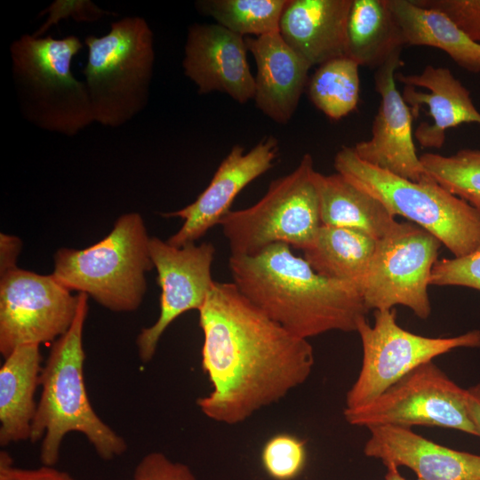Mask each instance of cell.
Listing matches in <instances>:
<instances>
[{
    "label": "cell",
    "mask_w": 480,
    "mask_h": 480,
    "mask_svg": "<svg viewBox=\"0 0 480 480\" xmlns=\"http://www.w3.org/2000/svg\"><path fill=\"white\" fill-rule=\"evenodd\" d=\"M198 312L202 368L212 389L196 405L208 419L241 423L309 377L315 359L308 340L268 316L233 282L214 281Z\"/></svg>",
    "instance_id": "1"
},
{
    "label": "cell",
    "mask_w": 480,
    "mask_h": 480,
    "mask_svg": "<svg viewBox=\"0 0 480 480\" xmlns=\"http://www.w3.org/2000/svg\"><path fill=\"white\" fill-rule=\"evenodd\" d=\"M228 267L239 292L300 338L356 332L366 319L368 310L355 285L317 274L288 244L276 243L254 255H230Z\"/></svg>",
    "instance_id": "2"
},
{
    "label": "cell",
    "mask_w": 480,
    "mask_h": 480,
    "mask_svg": "<svg viewBox=\"0 0 480 480\" xmlns=\"http://www.w3.org/2000/svg\"><path fill=\"white\" fill-rule=\"evenodd\" d=\"M78 307L70 328L52 346L40 374L41 395L31 425L29 441H41L42 464L55 466L62 441L71 432L83 434L105 460L123 455L125 440L93 410L84 384L83 346L88 296L78 294Z\"/></svg>",
    "instance_id": "3"
},
{
    "label": "cell",
    "mask_w": 480,
    "mask_h": 480,
    "mask_svg": "<svg viewBox=\"0 0 480 480\" xmlns=\"http://www.w3.org/2000/svg\"><path fill=\"white\" fill-rule=\"evenodd\" d=\"M80 39L23 35L10 45L12 75L24 118L40 129L74 136L94 122L84 82L71 72Z\"/></svg>",
    "instance_id": "4"
},
{
    "label": "cell",
    "mask_w": 480,
    "mask_h": 480,
    "mask_svg": "<svg viewBox=\"0 0 480 480\" xmlns=\"http://www.w3.org/2000/svg\"><path fill=\"white\" fill-rule=\"evenodd\" d=\"M149 240L140 213L123 214L98 243L81 250L60 248L52 275L111 311H134L147 291L146 273L154 268Z\"/></svg>",
    "instance_id": "5"
},
{
    "label": "cell",
    "mask_w": 480,
    "mask_h": 480,
    "mask_svg": "<svg viewBox=\"0 0 480 480\" xmlns=\"http://www.w3.org/2000/svg\"><path fill=\"white\" fill-rule=\"evenodd\" d=\"M83 69L94 122L119 127L147 106L155 63L154 34L147 20L130 16L114 21L103 36L84 39Z\"/></svg>",
    "instance_id": "6"
},
{
    "label": "cell",
    "mask_w": 480,
    "mask_h": 480,
    "mask_svg": "<svg viewBox=\"0 0 480 480\" xmlns=\"http://www.w3.org/2000/svg\"><path fill=\"white\" fill-rule=\"evenodd\" d=\"M338 173L379 199L395 217H404L444 244L454 257L480 249V214L432 180L416 182L372 165L353 147L334 157Z\"/></svg>",
    "instance_id": "7"
},
{
    "label": "cell",
    "mask_w": 480,
    "mask_h": 480,
    "mask_svg": "<svg viewBox=\"0 0 480 480\" xmlns=\"http://www.w3.org/2000/svg\"><path fill=\"white\" fill-rule=\"evenodd\" d=\"M316 173L311 155L305 154L257 203L225 215L219 225L230 255H254L276 243L302 251L310 247L322 226Z\"/></svg>",
    "instance_id": "8"
},
{
    "label": "cell",
    "mask_w": 480,
    "mask_h": 480,
    "mask_svg": "<svg viewBox=\"0 0 480 480\" xmlns=\"http://www.w3.org/2000/svg\"><path fill=\"white\" fill-rule=\"evenodd\" d=\"M343 415L350 425L367 428L439 427L477 436L468 411L467 389L433 361L416 367L371 402L344 408Z\"/></svg>",
    "instance_id": "9"
},
{
    "label": "cell",
    "mask_w": 480,
    "mask_h": 480,
    "mask_svg": "<svg viewBox=\"0 0 480 480\" xmlns=\"http://www.w3.org/2000/svg\"><path fill=\"white\" fill-rule=\"evenodd\" d=\"M362 366L347 392L345 408L362 406L412 372L436 356L460 348H480V331L472 330L449 338H430L403 329L394 308L375 310L374 324L366 319L357 328Z\"/></svg>",
    "instance_id": "10"
},
{
    "label": "cell",
    "mask_w": 480,
    "mask_h": 480,
    "mask_svg": "<svg viewBox=\"0 0 480 480\" xmlns=\"http://www.w3.org/2000/svg\"><path fill=\"white\" fill-rule=\"evenodd\" d=\"M441 245L436 236L416 224L398 222L376 243L359 289L366 309H391L401 305L427 319L431 313L428 287Z\"/></svg>",
    "instance_id": "11"
},
{
    "label": "cell",
    "mask_w": 480,
    "mask_h": 480,
    "mask_svg": "<svg viewBox=\"0 0 480 480\" xmlns=\"http://www.w3.org/2000/svg\"><path fill=\"white\" fill-rule=\"evenodd\" d=\"M78 295L52 274L15 268L0 279V353L5 358L24 345L54 342L72 325Z\"/></svg>",
    "instance_id": "12"
},
{
    "label": "cell",
    "mask_w": 480,
    "mask_h": 480,
    "mask_svg": "<svg viewBox=\"0 0 480 480\" xmlns=\"http://www.w3.org/2000/svg\"><path fill=\"white\" fill-rule=\"evenodd\" d=\"M149 252L161 295L157 320L143 328L136 340L139 357L145 364L154 357L162 335L175 319L189 310L201 309L214 283L215 248L211 243L177 247L153 236Z\"/></svg>",
    "instance_id": "13"
},
{
    "label": "cell",
    "mask_w": 480,
    "mask_h": 480,
    "mask_svg": "<svg viewBox=\"0 0 480 480\" xmlns=\"http://www.w3.org/2000/svg\"><path fill=\"white\" fill-rule=\"evenodd\" d=\"M400 53L376 69L374 85L380 103L372 137L353 146L363 161L402 178L422 182L431 180L417 155L412 135V110L397 90L396 74L403 65Z\"/></svg>",
    "instance_id": "14"
},
{
    "label": "cell",
    "mask_w": 480,
    "mask_h": 480,
    "mask_svg": "<svg viewBox=\"0 0 480 480\" xmlns=\"http://www.w3.org/2000/svg\"><path fill=\"white\" fill-rule=\"evenodd\" d=\"M278 154L276 138L268 136L251 150L235 145L216 170L206 188L190 204L163 214L183 220L180 228L166 242L181 247L196 243L209 229L219 225L231 210L236 196L252 181L268 171Z\"/></svg>",
    "instance_id": "15"
},
{
    "label": "cell",
    "mask_w": 480,
    "mask_h": 480,
    "mask_svg": "<svg viewBox=\"0 0 480 480\" xmlns=\"http://www.w3.org/2000/svg\"><path fill=\"white\" fill-rule=\"evenodd\" d=\"M247 52L245 37L217 23H195L188 30L184 73L199 93L221 92L244 104L255 93Z\"/></svg>",
    "instance_id": "16"
},
{
    "label": "cell",
    "mask_w": 480,
    "mask_h": 480,
    "mask_svg": "<svg viewBox=\"0 0 480 480\" xmlns=\"http://www.w3.org/2000/svg\"><path fill=\"white\" fill-rule=\"evenodd\" d=\"M368 429L364 452L385 466L406 467L417 480H480V455L438 444L412 428L380 426Z\"/></svg>",
    "instance_id": "17"
},
{
    "label": "cell",
    "mask_w": 480,
    "mask_h": 480,
    "mask_svg": "<svg viewBox=\"0 0 480 480\" xmlns=\"http://www.w3.org/2000/svg\"><path fill=\"white\" fill-rule=\"evenodd\" d=\"M396 80L405 84L403 98L416 110L428 107L431 123H421L414 136L421 148H440L446 130L462 124H480V112L470 92L447 68L426 66L420 74L396 73Z\"/></svg>",
    "instance_id": "18"
},
{
    "label": "cell",
    "mask_w": 480,
    "mask_h": 480,
    "mask_svg": "<svg viewBox=\"0 0 480 480\" xmlns=\"http://www.w3.org/2000/svg\"><path fill=\"white\" fill-rule=\"evenodd\" d=\"M257 73L253 100L273 121L285 124L295 113L311 66L292 50L279 32L246 36Z\"/></svg>",
    "instance_id": "19"
},
{
    "label": "cell",
    "mask_w": 480,
    "mask_h": 480,
    "mask_svg": "<svg viewBox=\"0 0 480 480\" xmlns=\"http://www.w3.org/2000/svg\"><path fill=\"white\" fill-rule=\"evenodd\" d=\"M352 0H288L279 34L311 67L346 56Z\"/></svg>",
    "instance_id": "20"
},
{
    "label": "cell",
    "mask_w": 480,
    "mask_h": 480,
    "mask_svg": "<svg viewBox=\"0 0 480 480\" xmlns=\"http://www.w3.org/2000/svg\"><path fill=\"white\" fill-rule=\"evenodd\" d=\"M42 355L39 345L15 348L0 368V445L30 439L40 386Z\"/></svg>",
    "instance_id": "21"
},
{
    "label": "cell",
    "mask_w": 480,
    "mask_h": 480,
    "mask_svg": "<svg viewBox=\"0 0 480 480\" xmlns=\"http://www.w3.org/2000/svg\"><path fill=\"white\" fill-rule=\"evenodd\" d=\"M323 226L349 228L378 241L398 221L377 198L357 188L341 174L316 173Z\"/></svg>",
    "instance_id": "22"
},
{
    "label": "cell",
    "mask_w": 480,
    "mask_h": 480,
    "mask_svg": "<svg viewBox=\"0 0 480 480\" xmlns=\"http://www.w3.org/2000/svg\"><path fill=\"white\" fill-rule=\"evenodd\" d=\"M388 4L405 45L440 49L460 68L480 72V44L471 41L446 14L413 0H388Z\"/></svg>",
    "instance_id": "23"
},
{
    "label": "cell",
    "mask_w": 480,
    "mask_h": 480,
    "mask_svg": "<svg viewBox=\"0 0 480 480\" xmlns=\"http://www.w3.org/2000/svg\"><path fill=\"white\" fill-rule=\"evenodd\" d=\"M404 41L388 0H352L346 56L359 66L378 68L401 53Z\"/></svg>",
    "instance_id": "24"
},
{
    "label": "cell",
    "mask_w": 480,
    "mask_h": 480,
    "mask_svg": "<svg viewBox=\"0 0 480 480\" xmlns=\"http://www.w3.org/2000/svg\"><path fill=\"white\" fill-rule=\"evenodd\" d=\"M376 243L356 230L322 225L312 245L303 251L304 259L317 274L359 290Z\"/></svg>",
    "instance_id": "25"
},
{
    "label": "cell",
    "mask_w": 480,
    "mask_h": 480,
    "mask_svg": "<svg viewBox=\"0 0 480 480\" xmlns=\"http://www.w3.org/2000/svg\"><path fill=\"white\" fill-rule=\"evenodd\" d=\"M359 65L344 56L320 65L308 84L312 103L331 119L338 120L356 108L360 79Z\"/></svg>",
    "instance_id": "26"
},
{
    "label": "cell",
    "mask_w": 480,
    "mask_h": 480,
    "mask_svg": "<svg viewBox=\"0 0 480 480\" xmlns=\"http://www.w3.org/2000/svg\"><path fill=\"white\" fill-rule=\"evenodd\" d=\"M288 0H202L199 12L240 35L260 36L279 32L280 20Z\"/></svg>",
    "instance_id": "27"
},
{
    "label": "cell",
    "mask_w": 480,
    "mask_h": 480,
    "mask_svg": "<svg viewBox=\"0 0 480 480\" xmlns=\"http://www.w3.org/2000/svg\"><path fill=\"white\" fill-rule=\"evenodd\" d=\"M420 160L426 174L469 204L480 214V150L465 148L452 156L425 153Z\"/></svg>",
    "instance_id": "28"
},
{
    "label": "cell",
    "mask_w": 480,
    "mask_h": 480,
    "mask_svg": "<svg viewBox=\"0 0 480 480\" xmlns=\"http://www.w3.org/2000/svg\"><path fill=\"white\" fill-rule=\"evenodd\" d=\"M260 458L271 478L293 480L306 465V441L287 433L276 434L265 443Z\"/></svg>",
    "instance_id": "29"
},
{
    "label": "cell",
    "mask_w": 480,
    "mask_h": 480,
    "mask_svg": "<svg viewBox=\"0 0 480 480\" xmlns=\"http://www.w3.org/2000/svg\"><path fill=\"white\" fill-rule=\"evenodd\" d=\"M429 284L480 291V249L462 257L437 260L431 271Z\"/></svg>",
    "instance_id": "30"
},
{
    "label": "cell",
    "mask_w": 480,
    "mask_h": 480,
    "mask_svg": "<svg viewBox=\"0 0 480 480\" xmlns=\"http://www.w3.org/2000/svg\"><path fill=\"white\" fill-rule=\"evenodd\" d=\"M441 11L474 43L480 44V0H413Z\"/></svg>",
    "instance_id": "31"
},
{
    "label": "cell",
    "mask_w": 480,
    "mask_h": 480,
    "mask_svg": "<svg viewBox=\"0 0 480 480\" xmlns=\"http://www.w3.org/2000/svg\"><path fill=\"white\" fill-rule=\"evenodd\" d=\"M133 480H197L191 469L160 452L146 454L138 463Z\"/></svg>",
    "instance_id": "32"
},
{
    "label": "cell",
    "mask_w": 480,
    "mask_h": 480,
    "mask_svg": "<svg viewBox=\"0 0 480 480\" xmlns=\"http://www.w3.org/2000/svg\"><path fill=\"white\" fill-rule=\"evenodd\" d=\"M0 480H76L66 471L54 466L44 465L35 468L16 467L6 451L0 452Z\"/></svg>",
    "instance_id": "33"
},
{
    "label": "cell",
    "mask_w": 480,
    "mask_h": 480,
    "mask_svg": "<svg viewBox=\"0 0 480 480\" xmlns=\"http://www.w3.org/2000/svg\"><path fill=\"white\" fill-rule=\"evenodd\" d=\"M21 246L19 237L4 233L0 234V275L17 268L16 262Z\"/></svg>",
    "instance_id": "34"
},
{
    "label": "cell",
    "mask_w": 480,
    "mask_h": 480,
    "mask_svg": "<svg viewBox=\"0 0 480 480\" xmlns=\"http://www.w3.org/2000/svg\"><path fill=\"white\" fill-rule=\"evenodd\" d=\"M468 411L480 437V383L467 389Z\"/></svg>",
    "instance_id": "35"
},
{
    "label": "cell",
    "mask_w": 480,
    "mask_h": 480,
    "mask_svg": "<svg viewBox=\"0 0 480 480\" xmlns=\"http://www.w3.org/2000/svg\"><path fill=\"white\" fill-rule=\"evenodd\" d=\"M387 473L385 480H407L399 472L398 467L394 464H388L386 466Z\"/></svg>",
    "instance_id": "36"
}]
</instances>
